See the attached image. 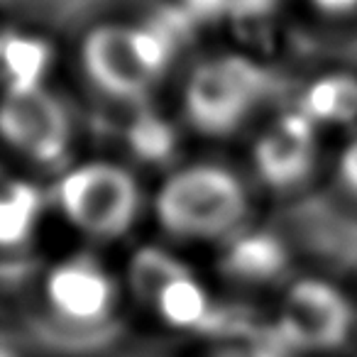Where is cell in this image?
<instances>
[{"label":"cell","mask_w":357,"mask_h":357,"mask_svg":"<svg viewBox=\"0 0 357 357\" xmlns=\"http://www.w3.org/2000/svg\"><path fill=\"white\" fill-rule=\"evenodd\" d=\"M120 301L118 279L98 257L76 252L54 262L42 279L45 313L71 333L103 331Z\"/></svg>","instance_id":"cell-8"},{"label":"cell","mask_w":357,"mask_h":357,"mask_svg":"<svg viewBox=\"0 0 357 357\" xmlns=\"http://www.w3.org/2000/svg\"><path fill=\"white\" fill-rule=\"evenodd\" d=\"M54 206L76 233L110 243L137 225L144 194L128 167L110 159H91L61 174L54 186Z\"/></svg>","instance_id":"cell-4"},{"label":"cell","mask_w":357,"mask_h":357,"mask_svg":"<svg viewBox=\"0 0 357 357\" xmlns=\"http://www.w3.org/2000/svg\"><path fill=\"white\" fill-rule=\"evenodd\" d=\"M335 178L347 196L357 199V137L340 149L335 159Z\"/></svg>","instance_id":"cell-14"},{"label":"cell","mask_w":357,"mask_h":357,"mask_svg":"<svg viewBox=\"0 0 357 357\" xmlns=\"http://www.w3.org/2000/svg\"><path fill=\"white\" fill-rule=\"evenodd\" d=\"M269 93V74L245 54L196 61L181 89V113L194 132L223 139L240 132Z\"/></svg>","instance_id":"cell-3"},{"label":"cell","mask_w":357,"mask_h":357,"mask_svg":"<svg viewBox=\"0 0 357 357\" xmlns=\"http://www.w3.org/2000/svg\"><path fill=\"white\" fill-rule=\"evenodd\" d=\"M308 3L326 15H347L357 10V0H308Z\"/></svg>","instance_id":"cell-15"},{"label":"cell","mask_w":357,"mask_h":357,"mask_svg":"<svg viewBox=\"0 0 357 357\" xmlns=\"http://www.w3.org/2000/svg\"><path fill=\"white\" fill-rule=\"evenodd\" d=\"M298 110L316 125H350L357 120V76L328 74L301 96Z\"/></svg>","instance_id":"cell-12"},{"label":"cell","mask_w":357,"mask_h":357,"mask_svg":"<svg viewBox=\"0 0 357 357\" xmlns=\"http://www.w3.org/2000/svg\"><path fill=\"white\" fill-rule=\"evenodd\" d=\"M250 194L233 169L215 162L178 167L152 196V218L178 243H225L245 228Z\"/></svg>","instance_id":"cell-1"},{"label":"cell","mask_w":357,"mask_h":357,"mask_svg":"<svg viewBox=\"0 0 357 357\" xmlns=\"http://www.w3.org/2000/svg\"><path fill=\"white\" fill-rule=\"evenodd\" d=\"M130 144L144 162H159L174 149V135L157 118H142L130 132Z\"/></svg>","instance_id":"cell-13"},{"label":"cell","mask_w":357,"mask_h":357,"mask_svg":"<svg viewBox=\"0 0 357 357\" xmlns=\"http://www.w3.org/2000/svg\"><path fill=\"white\" fill-rule=\"evenodd\" d=\"M357 323L355 306L335 287L318 277H301L284 291L277 308V335L303 355H328L345 347Z\"/></svg>","instance_id":"cell-7"},{"label":"cell","mask_w":357,"mask_h":357,"mask_svg":"<svg viewBox=\"0 0 357 357\" xmlns=\"http://www.w3.org/2000/svg\"><path fill=\"white\" fill-rule=\"evenodd\" d=\"M125 282L135 301L172 331L204 333L220 323L218 303L208 287L157 245L135 250Z\"/></svg>","instance_id":"cell-5"},{"label":"cell","mask_w":357,"mask_h":357,"mask_svg":"<svg viewBox=\"0 0 357 357\" xmlns=\"http://www.w3.org/2000/svg\"><path fill=\"white\" fill-rule=\"evenodd\" d=\"M318 125L301 110H289L264 125L252 142V169L272 191H294L311 178L318 162Z\"/></svg>","instance_id":"cell-9"},{"label":"cell","mask_w":357,"mask_h":357,"mask_svg":"<svg viewBox=\"0 0 357 357\" xmlns=\"http://www.w3.org/2000/svg\"><path fill=\"white\" fill-rule=\"evenodd\" d=\"M79 61L100 96L115 103H139L167 74L172 47L144 22L105 20L84 35Z\"/></svg>","instance_id":"cell-2"},{"label":"cell","mask_w":357,"mask_h":357,"mask_svg":"<svg viewBox=\"0 0 357 357\" xmlns=\"http://www.w3.org/2000/svg\"><path fill=\"white\" fill-rule=\"evenodd\" d=\"M45 213L42 189L0 162V255L27 248Z\"/></svg>","instance_id":"cell-11"},{"label":"cell","mask_w":357,"mask_h":357,"mask_svg":"<svg viewBox=\"0 0 357 357\" xmlns=\"http://www.w3.org/2000/svg\"><path fill=\"white\" fill-rule=\"evenodd\" d=\"M74 125L66 105L45 84L3 86L0 144L22 162L56 169L69 159Z\"/></svg>","instance_id":"cell-6"},{"label":"cell","mask_w":357,"mask_h":357,"mask_svg":"<svg viewBox=\"0 0 357 357\" xmlns=\"http://www.w3.org/2000/svg\"><path fill=\"white\" fill-rule=\"evenodd\" d=\"M218 274L235 287H269L277 284L289 269V255L284 243L267 230L243 228L220 243L215 262Z\"/></svg>","instance_id":"cell-10"}]
</instances>
